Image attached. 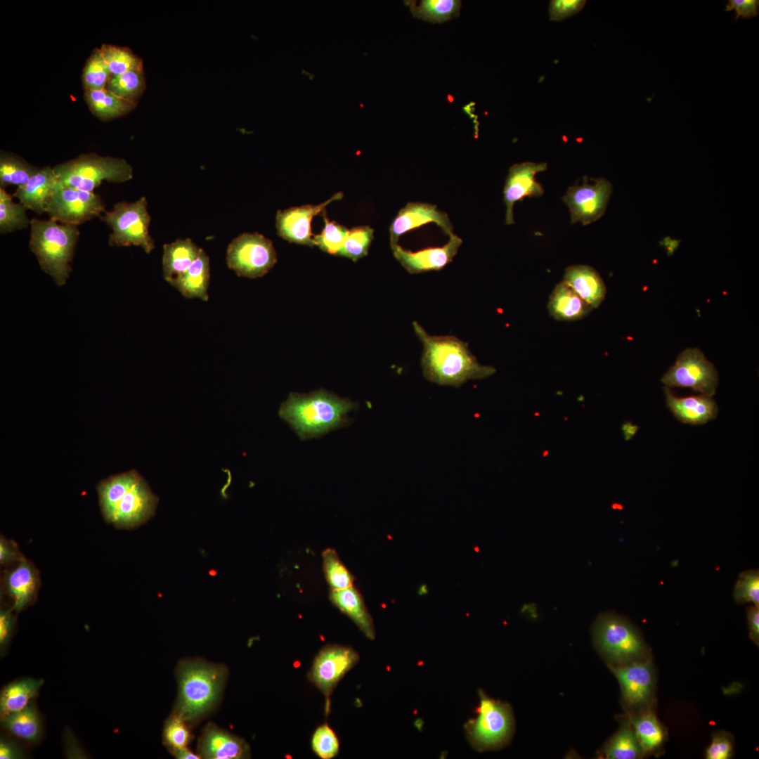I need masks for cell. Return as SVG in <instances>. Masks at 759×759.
I'll list each match as a JSON object with an SVG mask.
<instances>
[{
    "label": "cell",
    "mask_w": 759,
    "mask_h": 759,
    "mask_svg": "<svg viewBox=\"0 0 759 759\" xmlns=\"http://www.w3.org/2000/svg\"><path fill=\"white\" fill-rule=\"evenodd\" d=\"M413 327L422 344L421 366L428 381L460 387L470 379H484L496 372L493 366L480 364L468 343L459 338L431 335L417 321Z\"/></svg>",
    "instance_id": "1"
},
{
    "label": "cell",
    "mask_w": 759,
    "mask_h": 759,
    "mask_svg": "<svg viewBox=\"0 0 759 759\" xmlns=\"http://www.w3.org/2000/svg\"><path fill=\"white\" fill-rule=\"evenodd\" d=\"M105 521L117 528H136L155 513L159 498L134 469L112 474L96 486Z\"/></svg>",
    "instance_id": "2"
},
{
    "label": "cell",
    "mask_w": 759,
    "mask_h": 759,
    "mask_svg": "<svg viewBox=\"0 0 759 759\" xmlns=\"http://www.w3.org/2000/svg\"><path fill=\"white\" fill-rule=\"evenodd\" d=\"M356 408L357 404L349 399L321 389L309 394H290L278 415L301 440H306L347 425L349 413Z\"/></svg>",
    "instance_id": "3"
},
{
    "label": "cell",
    "mask_w": 759,
    "mask_h": 759,
    "mask_svg": "<svg viewBox=\"0 0 759 759\" xmlns=\"http://www.w3.org/2000/svg\"><path fill=\"white\" fill-rule=\"evenodd\" d=\"M179 695L174 713L186 722L205 715L216 705L225 685L228 670L221 664L183 660L177 667Z\"/></svg>",
    "instance_id": "4"
},
{
    "label": "cell",
    "mask_w": 759,
    "mask_h": 759,
    "mask_svg": "<svg viewBox=\"0 0 759 759\" xmlns=\"http://www.w3.org/2000/svg\"><path fill=\"white\" fill-rule=\"evenodd\" d=\"M30 248L41 268L57 285L65 284L72 270L70 262L79 238L77 226L53 219L30 221Z\"/></svg>",
    "instance_id": "5"
},
{
    "label": "cell",
    "mask_w": 759,
    "mask_h": 759,
    "mask_svg": "<svg viewBox=\"0 0 759 759\" xmlns=\"http://www.w3.org/2000/svg\"><path fill=\"white\" fill-rule=\"evenodd\" d=\"M53 170L63 186L86 192H93L103 181L123 183L133 178V169L125 160L95 153L81 155Z\"/></svg>",
    "instance_id": "6"
},
{
    "label": "cell",
    "mask_w": 759,
    "mask_h": 759,
    "mask_svg": "<svg viewBox=\"0 0 759 759\" xmlns=\"http://www.w3.org/2000/svg\"><path fill=\"white\" fill-rule=\"evenodd\" d=\"M100 219L112 228L108 239L110 246H138L148 254L155 249V241L148 230L150 216L145 197L134 202H117L112 210L105 211Z\"/></svg>",
    "instance_id": "7"
},
{
    "label": "cell",
    "mask_w": 759,
    "mask_h": 759,
    "mask_svg": "<svg viewBox=\"0 0 759 759\" xmlns=\"http://www.w3.org/2000/svg\"><path fill=\"white\" fill-rule=\"evenodd\" d=\"M226 261L238 276L257 278L274 266L276 252L272 241L261 234L243 233L228 245Z\"/></svg>",
    "instance_id": "8"
},
{
    "label": "cell",
    "mask_w": 759,
    "mask_h": 759,
    "mask_svg": "<svg viewBox=\"0 0 759 759\" xmlns=\"http://www.w3.org/2000/svg\"><path fill=\"white\" fill-rule=\"evenodd\" d=\"M594 633L602 652L614 661L625 663L638 659L645 651L637 630L619 616L607 614L599 616Z\"/></svg>",
    "instance_id": "9"
},
{
    "label": "cell",
    "mask_w": 759,
    "mask_h": 759,
    "mask_svg": "<svg viewBox=\"0 0 759 759\" xmlns=\"http://www.w3.org/2000/svg\"><path fill=\"white\" fill-rule=\"evenodd\" d=\"M668 387L690 388L703 395L713 396L718 384L714 365L697 348H687L661 378Z\"/></svg>",
    "instance_id": "10"
},
{
    "label": "cell",
    "mask_w": 759,
    "mask_h": 759,
    "mask_svg": "<svg viewBox=\"0 0 759 759\" xmlns=\"http://www.w3.org/2000/svg\"><path fill=\"white\" fill-rule=\"evenodd\" d=\"M105 211L98 195L66 187L58 181L46 206L51 219L74 226L100 217Z\"/></svg>",
    "instance_id": "11"
},
{
    "label": "cell",
    "mask_w": 759,
    "mask_h": 759,
    "mask_svg": "<svg viewBox=\"0 0 759 759\" xmlns=\"http://www.w3.org/2000/svg\"><path fill=\"white\" fill-rule=\"evenodd\" d=\"M358 660L359 655L351 647L328 644L315 657L308 679L328 701L338 682Z\"/></svg>",
    "instance_id": "12"
},
{
    "label": "cell",
    "mask_w": 759,
    "mask_h": 759,
    "mask_svg": "<svg viewBox=\"0 0 759 759\" xmlns=\"http://www.w3.org/2000/svg\"><path fill=\"white\" fill-rule=\"evenodd\" d=\"M583 180L582 185L569 187L563 200L569 209L571 223L587 225L604 214L612 186L605 179H596L593 184L588 183L586 177Z\"/></svg>",
    "instance_id": "13"
},
{
    "label": "cell",
    "mask_w": 759,
    "mask_h": 759,
    "mask_svg": "<svg viewBox=\"0 0 759 759\" xmlns=\"http://www.w3.org/2000/svg\"><path fill=\"white\" fill-rule=\"evenodd\" d=\"M477 718L469 725V736L474 745L488 748L504 741L512 727V717L508 707L499 701L481 694Z\"/></svg>",
    "instance_id": "14"
},
{
    "label": "cell",
    "mask_w": 759,
    "mask_h": 759,
    "mask_svg": "<svg viewBox=\"0 0 759 759\" xmlns=\"http://www.w3.org/2000/svg\"><path fill=\"white\" fill-rule=\"evenodd\" d=\"M342 197L343 193L339 192L319 205L292 207L283 211H278L275 216V226L278 235L290 242L311 247L316 245L313 238H311L312 219L323 211L327 205L333 201L341 200Z\"/></svg>",
    "instance_id": "15"
},
{
    "label": "cell",
    "mask_w": 759,
    "mask_h": 759,
    "mask_svg": "<svg viewBox=\"0 0 759 759\" xmlns=\"http://www.w3.org/2000/svg\"><path fill=\"white\" fill-rule=\"evenodd\" d=\"M547 169L545 162H525L512 165L506 178L503 198L506 206L505 223L513 224V207L516 202L526 197H537L543 194L542 186L536 181V174Z\"/></svg>",
    "instance_id": "16"
},
{
    "label": "cell",
    "mask_w": 759,
    "mask_h": 759,
    "mask_svg": "<svg viewBox=\"0 0 759 759\" xmlns=\"http://www.w3.org/2000/svg\"><path fill=\"white\" fill-rule=\"evenodd\" d=\"M429 223L438 225L448 236L453 233V226L448 214L438 210L435 205L419 202L407 203L399 210L390 226L391 247L398 245L402 235Z\"/></svg>",
    "instance_id": "17"
},
{
    "label": "cell",
    "mask_w": 759,
    "mask_h": 759,
    "mask_svg": "<svg viewBox=\"0 0 759 759\" xmlns=\"http://www.w3.org/2000/svg\"><path fill=\"white\" fill-rule=\"evenodd\" d=\"M462 240L453 233L442 247H429L417 252L403 249L398 245L392 249L394 257L411 274L439 271L450 263Z\"/></svg>",
    "instance_id": "18"
},
{
    "label": "cell",
    "mask_w": 759,
    "mask_h": 759,
    "mask_svg": "<svg viewBox=\"0 0 759 759\" xmlns=\"http://www.w3.org/2000/svg\"><path fill=\"white\" fill-rule=\"evenodd\" d=\"M3 588L12 602V609L20 612L34 602L40 587L39 572L32 562L23 557L5 571Z\"/></svg>",
    "instance_id": "19"
},
{
    "label": "cell",
    "mask_w": 759,
    "mask_h": 759,
    "mask_svg": "<svg viewBox=\"0 0 759 759\" xmlns=\"http://www.w3.org/2000/svg\"><path fill=\"white\" fill-rule=\"evenodd\" d=\"M198 755L206 759H242L250 757L246 741L212 723L203 729L198 743Z\"/></svg>",
    "instance_id": "20"
},
{
    "label": "cell",
    "mask_w": 759,
    "mask_h": 759,
    "mask_svg": "<svg viewBox=\"0 0 759 759\" xmlns=\"http://www.w3.org/2000/svg\"><path fill=\"white\" fill-rule=\"evenodd\" d=\"M612 671L620 683L628 704L640 705L649 699L654 685V673L649 661L614 667Z\"/></svg>",
    "instance_id": "21"
},
{
    "label": "cell",
    "mask_w": 759,
    "mask_h": 759,
    "mask_svg": "<svg viewBox=\"0 0 759 759\" xmlns=\"http://www.w3.org/2000/svg\"><path fill=\"white\" fill-rule=\"evenodd\" d=\"M667 407L675 418L685 424L700 425L716 418L718 405L712 396L706 395L679 397L664 387Z\"/></svg>",
    "instance_id": "22"
},
{
    "label": "cell",
    "mask_w": 759,
    "mask_h": 759,
    "mask_svg": "<svg viewBox=\"0 0 759 759\" xmlns=\"http://www.w3.org/2000/svg\"><path fill=\"white\" fill-rule=\"evenodd\" d=\"M58 179L53 168H41L25 184L18 187L13 195L19 199L27 209L41 214L46 212V206L52 196Z\"/></svg>",
    "instance_id": "23"
},
{
    "label": "cell",
    "mask_w": 759,
    "mask_h": 759,
    "mask_svg": "<svg viewBox=\"0 0 759 759\" xmlns=\"http://www.w3.org/2000/svg\"><path fill=\"white\" fill-rule=\"evenodd\" d=\"M563 281L593 309L604 301L606 288L598 272L587 265H573L566 268Z\"/></svg>",
    "instance_id": "24"
},
{
    "label": "cell",
    "mask_w": 759,
    "mask_h": 759,
    "mask_svg": "<svg viewBox=\"0 0 759 759\" xmlns=\"http://www.w3.org/2000/svg\"><path fill=\"white\" fill-rule=\"evenodd\" d=\"M593 309L563 280L552 291L547 310L557 320L576 321L586 317Z\"/></svg>",
    "instance_id": "25"
},
{
    "label": "cell",
    "mask_w": 759,
    "mask_h": 759,
    "mask_svg": "<svg viewBox=\"0 0 759 759\" xmlns=\"http://www.w3.org/2000/svg\"><path fill=\"white\" fill-rule=\"evenodd\" d=\"M209 259L202 249L197 259L183 273L169 283L186 298L207 301L209 283Z\"/></svg>",
    "instance_id": "26"
},
{
    "label": "cell",
    "mask_w": 759,
    "mask_h": 759,
    "mask_svg": "<svg viewBox=\"0 0 759 759\" xmlns=\"http://www.w3.org/2000/svg\"><path fill=\"white\" fill-rule=\"evenodd\" d=\"M331 602L342 612L347 615L369 639L375 637L372 618L367 611L360 592L353 586L340 590H331Z\"/></svg>",
    "instance_id": "27"
},
{
    "label": "cell",
    "mask_w": 759,
    "mask_h": 759,
    "mask_svg": "<svg viewBox=\"0 0 759 759\" xmlns=\"http://www.w3.org/2000/svg\"><path fill=\"white\" fill-rule=\"evenodd\" d=\"M162 272L165 280L169 282L185 272L197 259L202 249L191 239H177L163 246Z\"/></svg>",
    "instance_id": "28"
},
{
    "label": "cell",
    "mask_w": 759,
    "mask_h": 759,
    "mask_svg": "<svg viewBox=\"0 0 759 759\" xmlns=\"http://www.w3.org/2000/svg\"><path fill=\"white\" fill-rule=\"evenodd\" d=\"M44 682L34 678H22L6 685L0 695L1 718L20 711L30 706Z\"/></svg>",
    "instance_id": "29"
},
{
    "label": "cell",
    "mask_w": 759,
    "mask_h": 759,
    "mask_svg": "<svg viewBox=\"0 0 759 759\" xmlns=\"http://www.w3.org/2000/svg\"><path fill=\"white\" fill-rule=\"evenodd\" d=\"M84 99L91 112L105 122L129 113L137 105V103L118 97L105 88L85 91Z\"/></svg>",
    "instance_id": "30"
},
{
    "label": "cell",
    "mask_w": 759,
    "mask_h": 759,
    "mask_svg": "<svg viewBox=\"0 0 759 759\" xmlns=\"http://www.w3.org/2000/svg\"><path fill=\"white\" fill-rule=\"evenodd\" d=\"M1 722L8 733L27 743L36 744L41 737V720L32 703L20 711L1 718Z\"/></svg>",
    "instance_id": "31"
},
{
    "label": "cell",
    "mask_w": 759,
    "mask_h": 759,
    "mask_svg": "<svg viewBox=\"0 0 759 759\" xmlns=\"http://www.w3.org/2000/svg\"><path fill=\"white\" fill-rule=\"evenodd\" d=\"M41 168L28 163L21 157L5 151L0 155V187H18L25 184Z\"/></svg>",
    "instance_id": "32"
},
{
    "label": "cell",
    "mask_w": 759,
    "mask_h": 759,
    "mask_svg": "<svg viewBox=\"0 0 759 759\" xmlns=\"http://www.w3.org/2000/svg\"><path fill=\"white\" fill-rule=\"evenodd\" d=\"M414 16L432 22H442L460 13L461 1L458 0H423L416 5L406 1Z\"/></svg>",
    "instance_id": "33"
},
{
    "label": "cell",
    "mask_w": 759,
    "mask_h": 759,
    "mask_svg": "<svg viewBox=\"0 0 759 759\" xmlns=\"http://www.w3.org/2000/svg\"><path fill=\"white\" fill-rule=\"evenodd\" d=\"M105 89L124 100L137 103L145 89L143 70H132L111 76Z\"/></svg>",
    "instance_id": "34"
},
{
    "label": "cell",
    "mask_w": 759,
    "mask_h": 759,
    "mask_svg": "<svg viewBox=\"0 0 759 759\" xmlns=\"http://www.w3.org/2000/svg\"><path fill=\"white\" fill-rule=\"evenodd\" d=\"M13 195L0 188V232L1 234L27 228L30 224L22 203L14 202Z\"/></svg>",
    "instance_id": "35"
},
{
    "label": "cell",
    "mask_w": 759,
    "mask_h": 759,
    "mask_svg": "<svg viewBox=\"0 0 759 759\" xmlns=\"http://www.w3.org/2000/svg\"><path fill=\"white\" fill-rule=\"evenodd\" d=\"M633 730L644 752L655 751L664 740L663 729L651 712L642 713L632 720Z\"/></svg>",
    "instance_id": "36"
},
{
    "label": "cell",
    "mask_w": 759,
    "mask_h": 759,
    "mask_svg": "<svg viewBox=\"0 0 759 759\" xmlns=\"http://www.w3.org/2000/svg\"><path fill=\"white\" fill-rule=\"evenodd\" d=\"M643 753L634 730L628 725L616 733L605 750L606 758L610 759H636Z\"/></svg>",
    "instance_id": "37"
},
{
    "label": "cell",
    "mask_w": 759,
    "mask_h": 759,
    "mask_svg": "<svg viewBox=\"0 0 759 759\" xmlns=\"http://www.w3.org/2000/svg\"><path fill=\"white\" fill-rule=\"evenodd\" d=\"M99 48L111 76L119 75L132 70H143L142 60L129 48L103 44Z\"/></svg>",
    "instance_id": "38"
},
{
    "label": "cell",
    "mask_w": 759,
    "mask_h": 759,
    "mask_svg": "<svg viewBox=\"0 0 759 759\" xmlns=\"http://www.w3.org/2000/svg\"><path fill=\"white\" fill-rule=\"evenodd\" d=\"M323 571L331 590L353 586L354 578L340 560L337 552L327 548L323 552Z\"/></svg>",
    "instance_id": "39"
},
{
    "label": "cell",
    "mask_w": 759,
    "mask_h": 759,
    "mask_svg": "<svg viewBox=\"0 0 759 759\" xmlns=\"http://www.w3.org/2000/svg\"><path fill=\"white\" fill-rule=\"evenodd\" d=\"M110 77V72L100 48H95L83 69L82 84L84 91L105 88Z\"/></svg>",
    "instance_id": "40"
},
{
    "label": "cell",
    "mask_w": 759,
    "mask_h": 759,
    "mask_svg": "<svg viewBox=\"0 0 759 759\" xmlns=\"http://www.w3.org/2000/svg\"><path fill=\"white\" fill-rule=\"evenodd\" d=\"M373 238L374 230L368 226L352 228L337 254L356 261L367 255Z\"/></svg>",
    "instance_id": "41"
},
{
    "label": "cell",
    "mask_w": 759,
    "mask_h": 759,
    "mask_svg": "<svg viewBox=\"0 0 759 759\" xmlns=\"http://www.w3.org/2000/svg\"><path fill=\"white\" fill-rule=\"evenodd\" d=\"M323 220L324 228L320 234L313 236V240L316 246L323 251L337 254L345 242L349 230L337 222L330 221L325 213Z\"/></svg>",
    "instance_id": "42"
},
{
    "label": "cell",
    "mask_w": 759,
    "mask_h": 759,
    "mask_svg": "<svg viewBox=\"0 0 759 759\" xmlns=\"http://www.w3.org/2000/svg\"><path fill=\"white\" fill-rule=\"evenodd\" d=\"M163 739L165 745L174 753L177 750L187 748L190 741V734L186 726V722L181 717L172 713L167 720L164 730Z\"/></svg>",
    "instance_id": "43"
},
{
    "label": "cell",
    "mask_w": 759,
    "mask_h": 759,
    "mask_svg": "<svg viewBox=\"0 0 759 759\" xmlns=\"http://www.w3.org/2000/svg\"><path fill=\"white\" fill-rule=\"evenodd\" d=\"M734 598L739 604L753 602L755 606H758V570H748L740 573L734 587Z\"/></svg>",
    "instance_id": "44"
},
{
    "label": "cell",
    "mask_w": 759,
    "mask_h": 759,
    "mask_svg": "<svg viewBox=\"0 0 759 759\" xmlns=\"http://www.w3.org/2000/svg\"><path fill=\"white\" fill-rule=\"evenodd\" d=\"M311 746L314 753L322 759H331L339 753V740L327 724H323L316 729Z\"/></svg>",
    "instance_id": "45"
},
{
    "label": "cell",
    "mask_w": 759,
    "mask_h": 759,
    "mask_svg": "<svg viewBox=\"0 0 759 759\" xmlns=\"http://www.w3.org/2000/svg\"><path fill=\"white\" fill-rule=\"evenodd\" d=\"M585 0H553L550 1L549 14L552 20H562L572 16L582 10Z\"/></svg>",
    "instance_id": "46"
},
{
    "label": "cell",
    "mask_w": 759,
    "mask_h": 759,
    "mask_svg": "<svg viewBox=\"0 0 759 759\" xmlns=\"http://www.w3.org/2000/svg\"><path fill=\"white\" fill-rule=\"evenodd\" d=\"M732 742L728 734L720 732L713 737L706 756L708 759H728L732 754Z\"/></svg>",
    "instance_id": "47"
},
{
    "label": "cell",
    "mask_w": 759,
    "mask_h": 759,
    "mask_svg": "<svg viewBox=\"0 0 759 759\" xmlns=\"http://www.w3.org/2000/svg\"><path fill=\"white\" fill-rule=\"evenodd\" d=\"M734 10V21L737 22L739 17L751 18L756 17L759 13L758 0H729L727 1L725 11L728 12Z\"/></svg>",
    "instance_id": "48"
},
{
    "label": "cell",
    "mask_w": 759,
    "mask_h": 759,
    "mask_svg": "<svg viewBox=\"0 0 759 759\" xmlns=\"http://www.w3.org/2000/svg\"><path fill=\"white\" fill-rule=\"evenodd\" d=\"M24 556L20 553L18 545L13 540H8L4 536L0 538V564L7 565L17 563Z\"/></svg>",
    "instance_id": "49"
},
{
    "label": "cell",
    "mask_w": 759,
    "mask_h": 759,
    "mask_svg": "<svg viewBox=\"0 0 759 759\" xmlns=\"http://www.w3.org/2000/svg\"><path fill=\"white\" fill-rule=\"evenodd\" d=\"M12 609H1L0 611V646L3 649L8 643L14 628V616Z\"/></svg>",
    "instance_id": "50"
},
{
    "label": "cell",
    "mask_w": 759,
    "mask_h": 759,
    "mask_svg": "<svg viewBox=\"0 0 759 759\" xmlns=\"http://www.w3.org/2000/svg\"><path fill=\"white\" fill-rule=\"evenodd\" d=\"M22 750L14 741L1 739L0 742L1 759H18L24 758Z\"/></svg>",
    "instance_id": "51"
},
{
    "label": "cell",
    "mask_w": 759,
    "mask_h": 759,
    "mask_svg": "<svg viewBox=\"0 0 759 759\" xmlns=\"http://www.w3.org/2000/svg\"><path fill=\"white\" fill-rule=\"evenodd\" d=\"M748 625L750 638L758 645L759 642V608L758 606H750L747 611Z\"/></svg>",
    "instance_id": "52"
},
{
    "label": "cell",
    "mask_w": 759,
    "mask_h": 759,
    "mask_svg": "<svg viewBox=\"0 0 759 759\" xmlns=\"http://www.w3.org/2000/svg\"><path fill=\"white\" fill-rule=\"evenodd\" d=\"M621 430L626 441L630 440L637 433L638 427L630 422H625L621 426Z\"/></svg>",
    "instance_id": "53"
},
{
    "label": "cell",
    "mask_w": 759,
    "mask_h": 759,
    "mask_svg": "<svg viewBox=\"0 0 759 759\" xmlns=\"http://www.w3.org/2000/svg\"><path fill=\"white\" fill-rule=\"evenodd\" d=\"M173 753L176 756V758H179V759H191V758L197 759V758H201L199 755H196V754L192 753L187 748H182V749H180V750H177V751H174Z\"/></svg>",
    "instance_id": "54"
}]
</instances>
